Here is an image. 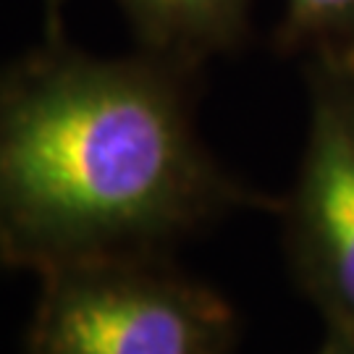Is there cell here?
<instances>
[{
  "mask_svg": "<svg viewBox=\"0 0 354 354\" xmlns=\"http://www.w3.org/2000/svg\"><path fill=\"white\" fill-rule=\"evenodd\" d=\"M221 184L163 68L61 35L0 71V263L39 279L137 260L203 218Z\"/></svg>",
  "mask_w": 354,
  "mask_h": 354,
  "instance_id": "6da1fadb",
  "label": "cell"
},
{
  "mask_svg": "<svg viewBox=\"0 0 354 354\" xmlns=\"http://www.w3.org/2000/svg\"><path fill=\"white\" fill-rule=\"evenodd\" d=\"M42 3H45V11H48V37H55V35H61L58 19H61L64 0H42Z\"/></svg>",
  "mask_w": 354,
  "mask_h": 354,
  "instance_id": "52a82bcc",
  "label": "cell"
},
{
  "mask_svg": "<svg viewBox=\"0 0 354 354\" xmlns=\"http://www.w3.org/2000/svg\"><path fill=\"white\" fill-rule=\"evenodd\" d=\"M317 354H354V339L346 333H339L336 339H328V344Z\"/></svg>",
  "mask_w": 354,
  "mask_h": 354,
  "instance_id": "8992f818",
  "label": "cell"
},
{
  "mask_svg": "<svg viewBox=\"0 0 354 354\" xmlns=\"http://www.w3.org/2000/svg\"><path fill=\"white\" fill-rule=\"evenodd\" d=\"M152 48L203 55L236 37L247 0H118Z\"/></svg>",
  "mask_w": 354,
  "mask_h": 354,
  "instance_id": "277c9868",
  "label": "cell"
},
{
  "mask_svg": "<svg viewBox=\"0 0 354 354\" xmlns=\"http://www.w3.org/2000/svg\"><path fill=\"white\" fill-rule=\"evenodd\" d=\"M297 231L310 279L342 333L354 339V105L336 95L315 102L297 189Z\"/></svg>",
  "mask_w": 354,
  "mask_h": 354,
  "instance_id": "3957f363",
  "label": "cell"
},
{
  "mask_svg": "<svg viewBox=\"0 0 354 354\" xmlns=\"http://www.w3.org/2000/svg\"><path fill=\"white\" fill-rule=\"evenodd\" d=\"M228 336L215 294L121 260L42 276L26 354H226Z\"/></svg>",
  "mask_w": 354,
  "mask_h": 354,
  "instance_id": "7a4b0ae2",
  "label": "cell"
},
{
  "mask_svg": "<svg viewBox=\"0 0 354 354\" xmlns=\"http://www.w3.org/2000/svg\"><path fill=\"white\" fill-rule=\"evenodd\" d=\"M354 13V0H291V19L304 29L339 24Z\"/></svg>",
  "mask_w": 354,
  "mask_h": 354,
  "instance_id": "5b68a950",
  "label": "cell"
}]
</instances>
